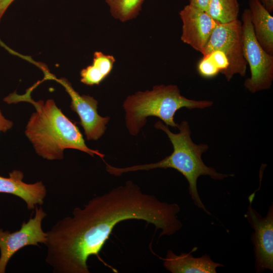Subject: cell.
Masks as SVG:
<instances>
[{
	"label": "cell",
	"mask_w": 273,
	"mask_h": 273,
	"mask_svg": "<svg viewBox=\"0 0 273 273\" xmlns=\"http://www.w3.org/2000/svg\"><path fill=\"white\" fill-rule=\"evenodd\" d=\"M180 210L177 204L162 202L128 180L59 220L47 232L46 261L54 273H89V257L103 262L99 253L118 223L143 220L160 230V237L171 236L183 227Z\"/></svg>",
	"instance_id": "obj_1"
},
{
	"label": "cell",
	"mask_w": 273,
	"mask_h": 273,
	"mask_svg": "<svg viewBox=\"0 0 273 273\" xmlns=\"http://www.w3.org/2000/svg\"><path fill=\"white\" fill-rule=\"evenodd\" d=\"M34 88L33 86L30 87L22 95L12 93L4 101L9 104L27 102L34 106L36 111L31 115L25 133L36 153L44 159L53 160L63 159L64 150L73 149L103 159L104 154L86 146L75 122L65 116L53 100L35 101L31 98Z\"/></svg>",
	"instance_id": "obj_2"
},
{
	"label": "cell",
	"mask_w": 273,
	"mask_h": 273,
	"mask_svg": "<svg viewBox=\"0 0 273 273\" xmlns=\"http://www.w3.org/2000/svg\"><path fill=\"white\" fill-rule=\"evenodd\" d=\"M154 126L167 135L173 146V151L170 155L156 163L124 168L116 167L105 162L106 170L111 174L120 176L130 171L149 170L155 168L174 169L187 179L189 184V193L194 204L211 215L199 196L197 184L198 178L201 175H208L213 179L222 180L229 176H234V174L218 172L204 163L202 155L207 151L208 146L207 144H196L193 142L188 121L184 120L178 124L179 132L177 133L172 132L168 126L161 121H157Z\"/></svg>",
	"instance_id": "obj_3"
},
{
	"label": "cell",
	"mask_w": 273,
	"mask_h": 273,
	"mask_svg": "<svg viewBox=\"0 0 273 273\" xmlns=\"http://www.w3.org/2000/svg\"><path fill=\"white\" fill-rule=\"evenodd\" d=\"M212 104L211 101L185 97L176 85L160 84L154 86L151 90L139 91L127 96L123 107L126 127L131 135H136L146 124L148 117H158L168 126L177 128L178 124L174 117L178 110L202 109Z\"/></svg>",
	"instance_id": "obj_4"
},
{
	"label": "cell",
	"mask_w": 273,
	"mask_h": 273,
	"mask_svg": "<svg viewBox=\"0 0 273 273\" xmlns=\"http://www.w3.org/2000/svg\"><path fill=\"white\" fill-rule=\"evenodd\" d=\"M241 21L244 57L250 71L244 85L251 93L269 89L273 80V55L266 52L256 39L248 9L244 10Z\"/></svg>",
	"instance_id": "obj_5"
},
{
	"label": "cell",
	"mask_w": 273,
	"mask_h": 273,
	"mask_svg": "<svg viewBox=\"0 0 273 273\" xmlns=\"http://www.w3.org/2000/svg\"><path fill=\"white\" fill-rule=\"evenodd\" d=\"M216 50L222 51L228 59L229 66L224 75L228 81L236 74L242 77L245 76L247 63L243 54L241 20L219 23L212 33L202 55L204 56Z\"/></svg>",
	"instance_id": "obj_6"
},
{
	"label": "cell",
	"mask_w": 273,
	"mask_h": 273,
	"mask_svg": "<svg viewBox=\"0 0 273 273\" xmlns=\"http://www.w3.org/2000/svg\"><path fill=\"white\" fill-rule=\"evenodd\" d=\"M46 216L43 208L36 206L34 216L23 222L20 230L10 232L0 229V273L6 272L9 261L21 248L29 245L39 247V243H46L47 233L41 227Z\"/></svg>",
	"instance_id": "obj_7"
},
{
	"label": "cell",
	"mask_w": 273,
	"mask_h": 273,
	"mask_svg": "<svg viewBox=\"0 0 273 273\" xmlns=\"http://www.w3.org/2000/svg\"><path fill=\"white\" fill-rule=\"evenodd\" d=\"M255 194L248 198L249 205L245 216L253 229L250 240L253 245L254 266L256 272L265 269L273 270V205L268 208L265 217L252 207Z\"/></svg>",
	"instance_id": "obj_8"
},
{
	"label": "cell",
	"mask_w": 273,
	"mask_h": 273,
	"mask_svg": "<svg viewBox=\"0 0 273 273\" xmlns=\"http://www.w3.org/2000/svg\"><path fill=\"white\" fill-rule=\"evenodd\" d=\"M44 79L55 80L64 87L71 99L70 108L78 114L86 139L96 141L101 138L110 118L98 114L97 100L89 95H80L66 79L57 78L49 72L44 75Z\"/></svg>",
	"instance_id": "obj_9"
},
{
	"label": "cell",
	"mask_w": 273,
	"mask_h": 273,
	"mask_svg": "<svg viewBox=\"0 0 273 273\" xmlns=\"http://www.w3.org/2000/svg\"><path fill=\"white\" fill-rule=\"evenodd\" d=\"M179 15L182 22L181 40L202 54L219 23L205 11L190 5L185 6Z\"/></svg>",
	"instance_id": "obj_10"
},
{
	"label": "cell",
	"mask_w": 273,
	"mask_h": 273,
	"mask_svg": "<svg viewBox=\"0 0 273 273\" xmlns=\"http://www.w3.org/2000/svg\"><path fill=\"white\" fill-rule=\"evenodd\" d=\"M23 177V173L19 170H13L8 177L0 176V193L18 197L25 202L28 210H33L37 205L43 204L47 190L41 181L27 184Z\"/></svg>",
	"instance_id": "obj_11"
},
{
	"label": "cell",
	"mask_w": 273,
	"mask_h": 273,
	"mask_svg": "<svg viewBox=\"0 0 273 273\" xmlns=\"http://www.w3.org/2000/svg\"><path fill=\"white\" fill-rule=\"evenodd\" d=\"M197 249L195 247L190 252H181L179 255L168 250L166 257L162 258L164 267L171 273H216L218 267L224 266L213 261L207 254L199 257H193L191 253Z\"/></svg>",
	"instance_id": "obj_12"
},
{
	"label": "cell",
	"mask_w": 273,
	"mask_h": 273,
	"mask_svg": "<svg viewBox=\"0 0 273 273\" xmlns=\"http://www.w3.org/2000/svg\"><path fill=\"white\" fill-rule=\"evenodd\" d=\"M248 4L256 39L266 52L273 55V17L260 0H249Z\"/></svg>",
	"instance_id": "obj_13"
},
{
	"label": "cell",
	"mask_w": 273,
	"mask_h": 273,
	"mask_svg": "<svg viewBox=\"0 0 273 273\" xmlns=\"http://www.w3.org/2000/svg\"><path fill=\"white\" fill-rule=\"evenodd\" d=\"M115 59L113 55L96 51L91 65L83 68L80 72V81L87 85L100 84L111 72Z\"/></svg>",
	"instance_id": "obj_14"
},
{
	"label": "cell",
	"mask_w": 273,
	"mask_h": 273,
	"mask_svg": "<svg viewBox=\"0 0 273 273\" xmlns=\"http://www.w3.org/2000/svg\"><path fill=\"white\" fill-rule=\"evenodd\" d=\"M205 11L219 24L238 19L240 5L238 0H209Z\"/></svg>",
	"instance_id": "obj_15"
},
{
	"label": "cell",
	"mask_w": 273,
	"mask_h": 273,
	"mask_svg": "<svg viewBox=\"0 0 273 273\" xmlns=\"http://www.w3.org/2000/svg\"><path fill=\"white\" fill-rule=\"evenodd\" d=\"M112 16L122 22L138 17L145 0H104Z\"/></svg>",
	"instance_id": "obj_16"
},
{
	"label": "cell",
	"mask_w": 273,
	"mask_h": 273,
	"mask_svg": "<svg viewBox=\"0 0 273 273\" xmlns=\"http://www.w3.org/2000/svg\"><path fill=\"white\" fill-rule=\"evenodd\" d=\"M197 71L205 78H213L219 73L216 64L208 55L202 56L197 65Z\"/></svg>",
	"instance_id": "obj_17"
},
{
	"label": "cell",
	"mask_w": 273,
	"mask_h": 273,
	"mask_svg": "<svg viewBox=\"0 0 273 273\" xmlns=\"http://www.w3.org/2000/svg\"><path fill=\"white\" fill-rule=\"evenodd\" d=\"M13 125L12 121L7 119L2 114L0 110V131L6 132Z\"/></svg>",
	"instance_id": "obj_18"
},
{
	"label": "cell",
	"mask_w": 273,
	"mask_h": 273,
	"mask_svg": "<svg viewBox=\"0 0 273 273\" xmlns=\"http://www.w3.org/2000/svg\"><path fill=\"white\" fill-rule=\"evenodd\" d=\"M209 0H189V5L205 11Z\"/></svg>",
	"instance_id": "obj_19"
},
{
	"label": "cell",
	"mask_w": 273,
	"mask_h": 273,
	"mask_svg": "<svg viewBox=\"0 0 273 273\" xmlns=\"http://www.w3.org/2000/svg\"><path fill=\"white\" fill-rule=\"evenodd\" d=\"M15 0H0V21L9 6Z\"/></svg>",
	"instance_id": "obj_20"
},
{
	"label": "cell",
	"mask_w": 273,
	"mask_h": 273,
	"mask_svg": "<svg viewBox=\"0 0 273 273\" xmlns=\"http://www.w3.org/2000/svg\"><path fill=\"white\" fill-rule=\"evenodd\" d=\"M260 1L269 13L273 11V0H260Z\"/></svg>",
	"instance_id": "obj_21"
}]
</instances>
